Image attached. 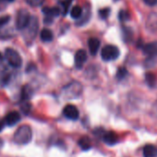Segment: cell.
Instances as JSON below:
<instances>
[{
	"label": "cell",
	"mask_w": 157,
	"mask_h": 157,
	"mask_svg": "<svg viewBox=\"0 0 157 157\" xmlns=\"http://www.w3.org/2000/svg\"><path fill=\"white\" fill-rule=\"evenodd\" d=\"M78 146L81 147V149L83 150V151H88L92 147L91 140H90V139L87 136H84V137L81 138L80 140H78Z\"/></svg>",
	"instance_id": "17"
},
{
	"label": "cell",
	"mask_w": 157,
	"mask_h": 157,
	"mask_svg": "<svg viewBox=\"0 0 157 157\" xmlns=\"http://www.w3.org/2000/svg\"><path fill=\"white\" fill-rule=\"evenodd\" d=\"M122 35H123V39L125 42H127V43L130 42L133 37L132 29L129 27H123L122 28Z\"/></svg>",
	"instance_id": "20"
},
{
	"label": "cell",
	"mask_w": 157,
	"mask_h": 157,
	"mask_svg": "<svg viewBox=\"0 0 157 157\" xmlns=\"http://www.w3.org/2000/svg\"><path fill=\"white\" fill-rule=\"evenodd\" d=\"M3 127H4V123H3V122H2L1 120H0V131H1V130H2Z\"/></svg>",
	"instance_id": "34"
},
{
	"label": "cell",
	"mask_w": 157,
	"mask_h": 157,
	"mask_svg": "<svg viewBox=\"0 0 157 157\" xmlns=\"http://www.w3.org/2000/svg\"><path fill=\"white\" fill-rule=\"evenodd\" d=\"M119 49L116 45L107 44L102 49L101 56L104 61H111L117 59L119 56Z\"/></svg>",
	"instance_id": "5"
},
{
	"label": "cell",
	"mask_w": 157,
	"mask_h": 157,
	"mask_svg": "<svg viewBox=\"0 0 157 157\" xmlns=\"http://www.w3.org/2000/svg\"><path fill=\"white\" fill-rule=\"evenodd\" d=\"M128 74V70L125 67H120L118 68L117 72V80H123V78L127 76Z\"/></svg>",
	"instance_id": "25"
},
{
	"label": "cell",
	"mask_w": 157,
	"mask_h": 157,
	"mask_svg": "<svg viewBox=\"0 0 157 157\" xmlns=\"http://www.w3.org/2000/svg\"><path fill=\"white\" fill-rule=\"evenodd\" d=\"M33 94V88L30 85H25L22 88V91H21V98H22V100H24V101L29 100L32 97Z\"/></svg>",
	"instance_id": "19"
},
{
	"label": "cell",
	"mask_w": 157,
	"mask_h": 157,
	"mask_svg": "<svg viewBox=\"0 0 157 157\" xmlns=\"http://www.w3.org/2000/svg\"><path fill=\"white\" fill-rule=\"evenodd\" d=\"M147 29L153 33H157V14L151 13L148 17V21L146 23Z\"/></svg>",
	"instance_id": "11"
},
{
	"label": "cell",
	"mask_w": 157,
	"mask_h": 157,
	"mask_svg": "<svg viewBox=\"0 0 157 157\" xmlns=\"http://www.w3.org/2000/svg\"><path fill=\"white\" fill-rule=\"evenodd\" d=\"M62 93L67 99L78 98L82 94V85L78 82H72L63 88Z\"/></svg>",
	"instance_id": "2"
},
{
	"label": "cell",
	"mask_w": 157,
	"mask_h": 157,
	"mask_svg": "<svg viewBox=\"0 0 157 157\" xmlns=\"http://www.w3.org/2000/svg\"><path fill=\"white\" fill-rule=\"evenodd\" d=\"M38 23H39L38 19L36 17H32L30 23L23 30V31H25V33H24L25 40H27L28 43H32L34 40V38L37 34V32H38V28H39Z\"/></svg>",
	"instance_id": "3"
},
{
	"label": "cell",
	"mask_w": 157,
	"mask_h": 157,
	"mask_svg": "<svg viewBox=\"0 0 157 157\" xmlns=\"http://www.w3.org/2000/svg\"><path fill=\"white\" fill-rule=\"evenodd\" d=\"M2 1H7V2H13L14 0H2Z\"/></svg>",
	"instance_id": "35"
},
{
	"label": "cell",
	"mask_w": 157,
	"mask_h": 157,
	"mask_svg": "<svg viewBox=\"0 0 157 157\" xmlns=\"http://www.w3.org/2000/svg\"><path fill=\"white\" fill-rule=\"evenodd\" d=\"M63 114L67 118H68L70 120H77L78 118V117H80L78 109L73 105H66L63 109Z\"/></svg>",
	"instance_id": "7"
},
{
	"label": "cell",
	"mask_w": 157,
	"mask_h": 157,
	"mask_svg": "<svg viewBox=\"0 0 157 157\" xmlns=\"http://www.w3.org/2000/svg\"><path fill=\"white\" fill-rule=\"evenodd\" d=\"M40 37H41V40L43 42L48 43V42H51L53 40L54 34L49 29H43L41 33H40Z\"/></svg>",
	"instance_id": "16"
},
{
	"label": "cell",
	"mask_w": 157,
	"mask_h": 157,
	"mask_svg": "<svg viewBox=\"0 0 157 157\" xmlns=\"http://www.w3.org/2000/svg\"><path fill=\"white\" fill-rule=\"evenodd\" d=\"M9 78L10 76L7 75L4 71H0V86L5 85L9 81Z\"/></svg>",
	"instance_id": "27"
},
{
	"label": "cell",
	"mask_w": 157,
	"mask_h": 157,
	"mask_svg": "<svg viewBox=\"0 0 157 157\" xmlns=\"http://www.w3.org/2000/svg\"><path fill=\"white\" fill-rule=\"evenodd\" d=\"M146 66L151 67L152 66H155L157 64V56H149L145 62Z\"/></svg>",
	"instance_id": "28"
},
{
	"label": "cell",
	"mask_w": 157,
	"mask_h": 157,
	"mask_svg": "<svg viewBox=\"0 0 157 157\" xmlns=\"http://www.w3.org/2000/svg\"><path fill=\"white\" fill-rule=\"evenodd\" d=\"M151 114L157 119V100L154 102V104H153V105L151 107Z\"/></svg>",
	"instance_id": "31"
},
{
	"label": "cell",
	"mask_w": 157,
	"mask_h": 157,
	"mask_svg": "<svg viewBox=\"0 0 157 157\" xmlns=\"http://www.w3.org/2000/svg\"><path fill=\"white\" fill-rule=\"evenodd\" d=\"M10 21V16L0 17V28L3 27V26H5L6 24H8Z\"/></svg>",
	"instance_id": "30"
},
{
	"label": "cell",
	"mask_w": 157,
	"mask_h": 157,
	"mask_svg": "<svg viewBox=\"0 0 157 157\" xmlns=\"http://www.w3.org/2000/svg\"><path fill=\"white\" fill-rule=\"evenodd\" d=\"M33 139V130L30 126L22 125L21 126L13 135V140L15 143L20 145H25L31 142Z\"/></svg>",
	"instance_id": "1"
},
{
	"label": "cell",
	"mask_w": 157,
	"mask_h": 157,
	"mask_svg": "<svg viewBox=\"0 0 157 157\" xmlns=\"http://www.w3.org/2000/svg\"><path fill=\"white\" fill-rule=\"evenodd\" d=\"M143 157H157V146L147 144L143 147Z\"/></svg>",
	"instance_id": "14"
},
{
	"label": "cell",
	"mask_w": 157,
	"mask_h": 157,
	"mask_svg": "<svg viewBox=\"0 0 157 157\" xmlns=\"http://www.w3.org/2000/svg\"><path fill=\"white\" fill-rule=\"evenodd\" d=\"M143 2L150 7H154L157 5V0H143Z\"/></svg>",
	"instance_id": "33"
},
{
	"label": "cell",
	"mask_w": 157,
	"mask_h": 157,
	"mask_svg": "<svg viewBox=\"0 0 157 157\" xmlns=\"http://www.w3.org/2000/svg\"><path fill=\"white\" fill-rule=\"evenodd\" d=\"M110 12L111 11H110V9L109 8H105V9H102V10H99V16H100L101 19L105 20V19H107L109 17Z\"/></svg>",
	"instance_id": "26"
},
{
	"label": "cell",
	"mask_w": 157,
	"mask_h": 157,
	"mask_svg": "<svg viewBox=\"0 0 157 157\" xmlns=\"http://www.w3.org/2000/svg\"><path fill=\"white\" fill-rule=\"evenodd\" d=\"M102 138L104 142L109 146L115 145L118 142V136L113 131H104Z\"/></svg>",
	"instance_id": "9"
},
{
	"label": "cell",
	"mask_w": 157,
	"mask_h": 157,
	"mask_svg": "<svg viewBox=\"0 0 157 157\" xmlns=\"http://www.w3.org/2000/svg\"><path fill=\"white\" fill-rule=\"evenodd\" d=\"M145 81L148 84L149 87L151 88H153L156 86V82H157V78H156V76L151 73V72H148L145 74Z\"/></svg>",
	"instance_id": "18"
},
{
	"label": "cell",
	"mask_w": 157,
	"mask_h": 157,
	"mask_svg": "<svg viewBox=\"0 0 157 157\" xmlns=\"http://www.w3.org/2000/svg\"><path fill=\"white\" fill-rule=\"evenodd\" d=\"M87 61V53L83 49L78 50L75 54V66L77 68H82Z\"/></svg>",
	"instance_id": "8"
},
{
	"label": "cell",
	"mask_w": 157,
	"mask_h": 157,
	"mask_svg": "<svg viewBox=\"0 0 157 157\" xmlns=\"http://www.w3.org/2000/svg\"><path fill=\"white\" fill-rule=\"evenodd\" d=\"M5 57H6L7 61L9 62V64L12 67L19 68L22 65L21 56L16 50H14L12 48H7L5 50Z\"/></svg>",
	"instance_id": "4"
},
{
	"label": "cell",
	"mask_w": 157,
	"mask_h": 157,
	"mask_svg": "<svg viewBox=\"0 0 157 157\" xmlns=\"http://www.w3.org/2000/svg\"><path fill=\"white\" fill-rule=\"evenodd\" d=\"M31 19H32V16L30 15L28 10H21L18 12V16H17V21H16L17 28L19 30H24L30 23Z\"/></svg>",
	"instance_id": "6"
},
{
	"label": "cell",
	"mask_w": 157,
	"mask_h": 157,
	"mask_svg": "<svg viewBox=\"0 0 157 157\" xmlns=\"http://www.w3.org/2000/svg\"><path fill=\"white\" fill-rule=\"evenodd\" d=\"M72 2V0H63V1H59V5L61 7L60 10H61V13L62 15H66L67 13V10H68V8L70 6Z\"/></svg>",
	"instance_id": "23"
},
{
	"label": "cell",
	"mask_w": 157,
	"mask_h": 157,
	"mask_svg": "<svg viewBox=\"0 0 157 157\" xmlns=\"http://www.w3.org/2000/svg\"><path fill=\"white\" fill-rule=\"evenodd\" d=\"M82 13H83V10H82V7H80V6H75V7L72 8L71 11H70V16H71L72 19L78 20V19H80L82 17Z\"/></svg>",
	"instance_id": "21"
},
{
	"label": "cell",
	"mask_w": 157,
	"mask_h": 157,
	"mask_svg": "<svg viewBox=\"0 0 157 157\" xmlns=\"http://www.w3.org/2000/svg\"><path fill=\"white\" fill-rule=\"evenodd\" d=\"M21 110L23 111L24 114H29V112H30V110H31V105L28 104V103L25 104L24 105L21 106Z\"/></svg>",
	"instance_id": "32"
},
{
	"label": "cell",
	"mask_w": 157,
	"mask_h": 157,
	"mask_svg": "<svg viewBox=\"0 0 157 157\" xmlns=\"http://www.w3.org/2000/svg\"><path fill=\"white\" fill-rule=\"evenodd\" d=\"M43 13L47 18H56L61 14V10L59 8H44L43 10Z\"/></svg>",
	"instance_id": "15"
},
{
	"label": "cell",
	"mask_w": 157,
	"mask_h": 157,
	"mask_svg": "<svg viewBox=\"0 0 157 157\" xmlns=\"http://www.w3.org/2000/svg\"><path fill=\"white\" fill-rule=\"evenodd\" d=\"M20 121H21V115L17 111H12V112L9 113L4 119V123L10 127L16 125Z\"/></svg>",
	"instance_id": "10"
},
{
	"label": "cell",
	"mask_w": 157,
	"mask_h": 157,
	"mask_svg": "<svg viewBox=\"0 0 157 157\" xmlns=\"http://www.w3.org/2000/svg\"><path fill=\"white\" fill-rule=\"evenodd\" d=\"M144 54L148 56H157V42H152L145 44L142 47Z\"/></svg>",
	"instance_id": "13"
},
{
	"label": "cell",
	"mask_w": 157,
	"mask_h": 157,
	"mask_svg": "<svg viewBox=\"0 0 157 157\" xmlns=\"http://www.w3.org/2000/svg\"><path fill=\"white\" fill-rule=\"evenodd\" d=\"M100 40L95 38V37H92L88 40V47L90 50V54L92 56H95L100 48Z\"/></svg>",
	"instance_id": "12"
},
{
	"label": "cell",
	"mask_w": 157,
	"mask_h": 157,
	"mask_svg": "<svg viewBox=\"0 0 157 157\" xmlns=\"http://www.w3.org/2000/svg\"><path fill=\"white\" fill-rule=\"evenodd\" d=\"M90 18H91V10H90L89 8H87L86 12H85L84 14L82 13V17L80 18L81 20L77 21V25H78V26H81V25L85 24V23L89 21V19H90Z\"/></svg>",
	"instance_id": "22"
},
{
	"label": "cell",
	"mask_w": 157,
	"mask_h": 157,
	"mask_svg": "<svg viewBox=\"0 0 157 157\" xmlns=\"http://www.w3.org/2000/svg\"><path fill=\"white\" fill-rule=\"evenodd\" d=\"M130 19V14L128 13V11L127 10H120L119 13H118V20L121 21V22H125V21H128V20Z\"/></svg>",
	"instance_id": "24"
},
{
	"label": "cell",
	"mask_w": 157,
	"mask_h": 157,
	"mask_svg": "<svg viewBox=\"0 0 157 157\" xmlns=\"http://www.w3.org/2000/svg\"><path fill=\"white\" fill-rule=\"evenodd\" d=\"M25 1L32 7H39L44 3V0H25Z\"/></svg>",
	"instance_id": "29"
}]
</instances>
